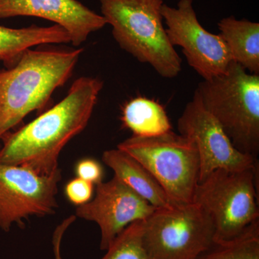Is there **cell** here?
Returning a JSON list of instances; mask_svg holds the SVG:
<instances>
[{"label":"cell","instance_id":"9","mask_svg":"<svg viewBox=\"0 0 259 259\" xmlns=\"http://www.w3.org/2000/svg\"><path fill=\"white\" fill-rule=\"evenodd\" d=\"M163 23L168 40L180 47L187 63L203 80L224 74L233 61L226 42L220 34H213L199 23L193 0H180L177 8H162Z\"/></svg>","mask_w":259,"mask_h":259},{"label":"cell","instance_id":"7","mask_svg":"<svg viewBox=\"0 0 259 259\" xmlns=\"http://www.w3.org/2000/svg\"><path fill=\"white\" fill-rule=\"evenodd\" d=\"M143 239L151 259H196L214 242V225L197 204H175L144 221Z\"/></svg>","mask_w":259,"mask_h":259},{"label":"cell","instance_id":"2","mask_svg":"<svg viewBox=\"0 0 259 259\" xmlns=\"http://www.w3.org/2000/svg\"><path fill=\"white\" fill-rule=\"evenodd\" d=\"M83 51L28 49L14 66L0 69V141L30 112L48 106L72 76Z\"/></svg>","mask_w":259,"mask_h":259},{"label":"cell","instance_id":"14","mask_svg":"<svg viewBox=\"0 0 259 259\" xmlns=\"http://www.w3.org/2000/svg\"><path fill=\"white\" fill-rule=\"evenodd\" d=\"M71 38L62 27L30 25L11 28L0 25V61L5 68L14 66L23 53L36 46L70 44Z\"/></svg>","mask_w":259,"mask_h":259},{"label":"cell","instance_id":"19","mask_svg":"<svg viewBox=\"0 0 259 259\" xmlns=\"http://www.w3.org/2000/svg\"><path fill=\"white\" fill-rule=\"evenodd\" d=\"M64 192L68 200L78 207L91 200L94 192V185L91 182L76 177L66 184Z\"/></svg>","mask_w":259,"mask_h":259},{"label":"cell","instance_id":"17","mask_svg":"<svg viewBox=\"0 0 259 259\" xmlns=\"http://www.w3.org/2000/svg\"><path fill=\"white\" fill-rule=\"evenodd\" d=\"M196 259H259V221L234 238L214 241Z\"/></svg>","mask_w":259,"mask_h":259},{"label":"cell","instance_id":"1","mask_svg":"<svg viewBox=\"0 0 259 259\" xmlns=\"http://www.w3.org/2000/svg\"><path fill=\"white\" fill-rule=\"evenodd\" d=\"M103 81L81 76L75 80L67 95L54 107L1 141L0 163L22 166L40 175L59 169V158L65 146L86 128Z\"/></svg>","mask_w":259,"mask_h":259},{"label":"cell","instance_id":"6","mask_svg":"<svg viewBox=\"0 0 259 259\" xmlns=\"http://www.w3.org/2000/svg\"><path fill=\"white\" fill-rule=\"evenodd\" d=\"M117 148L142 164L174 204L192 202L200 166L197 148L190 139L171 131L149 137L132 136Z\"/></svg>","mask_w":259,"mask_h":259},{"label":"cell","instance_id":"20","mask_svg":"<svg viewBox=\"0 0 259 259\" xmlns=\"http://www.w3.org/2000/svg\"><path fill=\"white\" fill-rule=\"evenodd\" d=\"M75 172L77 177L93 185L102 182L103 169L100 163L93 158H83L78 161L75 166Z\"/></svg>","mask_w":259,"mask_h":259},{"label":"cell","instance_id":"11","mask_svg":"<svg viewBox=\"0 0 259 259\" xmlns=\"http://www.w3.org/2000/svg\"><path fill=\"white\" fill-rule=\"evenodd\" d=\"M154 207L114 176L96 185L95 196L78 206L74 215L96 223L100 230V248L106 250L121 232L137 221H145Z\"/></svg>","mask_w":259,"mask_h":259},{"label":"cell","instance_id":"8","mask_svg":"<svg viewBox=\"0 0 259 259\" xmlns=\"http://www.w3.org/2000/svg\"><path fill=\"white\" fill-rule=\"evenodd\" d=\"M61 170L40 175L22 166L0 163V229L8 233L14 224L23 228L30 217L55 214Z\"/></svg>","mask_w":259,"mask_h":259},{"label":"cell","instance_id":"3","mask_svg":"<svg viewBox=\"0 0 259 259\" xmlns=\"http://www.w3.org/2000/svg\"><path fill=\"white\" fill-rule=\"evenodd\" d=\"M102 17L121 49L162 77L182 71V59L171 45L162 16L164 0H100Z\"/></svg>","mask_w":259,"mask_h":259},{"label":"cell","instance_id":"18","mask_svg":"<svg viewBox=\"0 0 259 259\" xmlns=\"http://www.w3.org/2000/svg\"><path fill=\"white\" fill-rule=\"evenodd\" d=\"M144 221L130 225L121 232L101 259H151L145 247Z\"/></svg>","mask_w":259,"mask_h":259},{"label":"cell","instance_id":"16","mask_svg":"<svg viewBox=\"0 0 259 259\" xmlns=\"http://www.w3.org/2000/svg\"><path fill=\"white\" fill-rule=\"evenodd\" d=\"M122 126L133 136L149 137L172 131L171 121L161 104L146 97L130 100L122 109Z\"/></svg>","mask_w":259,"mask_h":259},{"label":"cell","instance_id":"21","mask_svg":"<svg viewBox=\"0 0 259 259\" xmlns=\"http://www.w3.org/2000/svg\"><path fill=\"white\" fill-rule=\"evenodd\" d=\"M74 218L72 217L66 218L56 228L55 231H54V236H53V245H54L55 259H62L61 254V240H62L65 232L74 223Z\"/></svg>","mask_w":259,"mask_h":259},{"label":"cell","instance_id":"13","mask_svg":"<svg viewBox=\"0 0 259 259\" xmlns=\"http://www.w3.org/2000/svg\"><path fill=\"white\" fill-rule=\"evenodd\" d=\"M102 161L122 181L154 208H168L175 205L161 186L142 164L118 148L107 150Z\"/></svg>","mask_w":259,"mask_h":259},{"label":"cell","instance_id":"12","mask_svg":"<svg viewBox=\"0 0 259 259\" xmlns=\"http://www.w3.org/2000/svg\"><path fill=\"white\" fill-rule=\"evenodd\" d=\"M35 17L53 22L69 33L74 47L107 25L105 18L78 0H0V19Z\"/></svg>","mask_w":259,"mask_h":259},{"label":"cell","instance_id":"4","mask_svg":"<svg viewBox=\"0 0 259 259\" xmlns=\"http://www.w3.org/2000/svg\"><path fill=\"white\" fill-rule=\"evenodd\" d=\"M241 152L259 153V75L232 61L224 74L199 83L194 92Z\"/></svg>","mask_w":259,"mask_h":259},{"label":"cell","instance_id":"15","mask_svg":"<svg viewBox=\"0 0 259 259\" xmlns=\"http://www.w3.org/2000/svg\"><path fill=\"white\" fill-rule=\"evenodd\" d=\"M218 26L233 61L259 75V23L231 15L220 20Z\"/></svg>","mask_w":259,"mask_h":259},{"label":"cell","instance_id":"5","mask_svg":"<svg viewBox=\"0 0 259 259\" xmlns=\"http://www.w3.org/2000/svg\"><path fill=\"white\" fill-rule=\"evenodd\" d=\"M192 202L212 220L214 241L241 234L259 221L258 161L244 169L212 172L199 182Z\"/></svg>","mask_w":259,"mask_h":259},{"label":"cell","instance_id":"10","mask_svg":"<svg viewBox=\"0 0 259 259\" xmlns=\"http://www.w3.org/2000/svg\"><path fill=\"white\" fill-rule=\"evenodd\" d=\"M179 132L195 145L199 158V181L218 169L254 166L258 158L238 151L218 121L206 110L195 93L177 122Z\"/></svg>","mask_w":259,"mask_h":259}]
</instances>
